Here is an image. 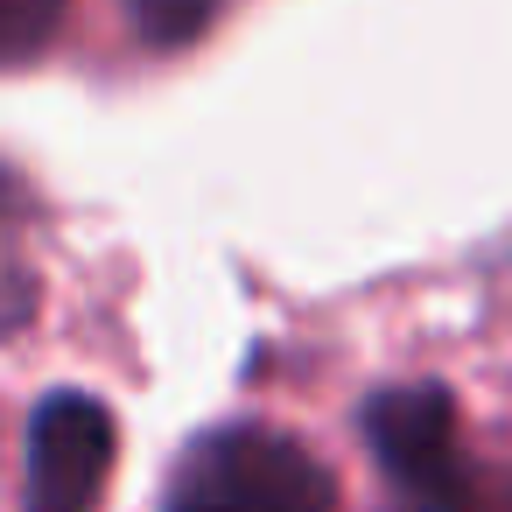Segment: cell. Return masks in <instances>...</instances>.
<instances>
[{"instance_id": "cell-1", "label": "cell", "mask_w": 512, "mask_h": 512, "mask_svg": "<svg viewBox=\"0 0 512 512\" xmlns=\"http://www.w3.org/2000/svg\"><path fill=\"white\" fill-rule=\"evenodd\" d=\"M162 512H337V484L295 435L232 421L183 449Z\"/></svg>"}, {"instance_id": "cell-2", "label": "cell", "mask_w": 512, "mask_h": 512, "mask_svg": "<svg viewBox=\"0 0 512 512\" xmlns=\"http://www.w3.org/2000/svg\"><path fill=\"white\" fill-rule=\"evenodd\" d=\"M365 442L421 512H449L470 477L456 449V400L442 386H386L379 400H365Z\"/></svg>"}, {"instance_id": "cell-3", "label": "cell", "mask_w": 512, "mask_h": 512, "mask_svg": "<svg viewBox=\"0 0 512 512\" xmlns=\"http://www.w3.org/2000/svg\"><path fill=\"white\" fill-rule=\"evenodd\" d=\"M113 470V421L85 393H57L29 428V512H92Z\"/></svg>"}, {"instance_id": "cell-4", "label": "cell", "mask_w": 512, "mask_h": 512, "mask_svg": "<svg viewBox=\"0 0 512 512\" xmlns=\"http://www.w3.org/2000/svg\"><path fill=\"white\" fill-rule=\"evenodd\" d=\"M64 22H71V0H0V71L36 64Z\"/></svg>"}, {"instance_id": "cell-5", "label": "cell", "mask_w": 512, "mask_h": 512, "mask_svg": "<svg viewBox=\"0 0 512 512\" xmlns=\"http://www.w3.org/2000/svg\"><path fill=\"white\" fill-rule=\"evenodd\" d=\"M218 15V0H127V22L141 29V43L176 50L190 36H204V22Z\"/></svg>"}, {"instance_id": "cell-6", "label": "cell", "mask_w": 512, "mask_h": 512, "mask_svg": "<svg viewBox=\"0 0 512 512\" xmlns=\"http://www.w3.org/2000/svg\"><path fill=\"white\" fill-rule=\"evenodd\" d=\"M449 512H512V470H477L470 463V477L449 498Z\"/></svg>"}]
</instances>
